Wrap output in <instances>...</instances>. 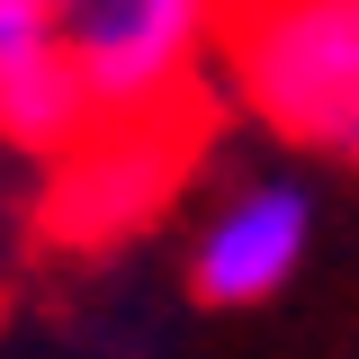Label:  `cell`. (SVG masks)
I'll use <instances>...</instances> for the list:
<instances>
[{
  "label": "cell",
  "mask_w": 359,
  "mask_h": 359,
  "mask_svg": "<svg viewBox=\"0 0 359 359\" xmlns=\"http://www.w3.org/2000/svg\"><path fill=\"white\" fill-rule=\"evenodd\" d=\"M54 27L99 108V144L180 135L198 144V72L224 36V0H54Z\"/></svg>",
  "instance_id": "cell-1"
},
{
  "label": "cell",
  "mask_w": 359,
  "mask_h": 359,
  "mask_svg": "<svg viewBox=\"0 0 359 359\" xmlns=\"http://www.w3.org/2000/svg\"><path fill=\"white\" fill-rule=\"evenodd\" d=\"M224 63L269 135L359 162V0H224Z\"/></svg>",
  "instance_id": "cell-2"
},
{
  "label": "cell",
  "mask_w": 359,
  "mask_h": 359,
  "mask_svg": "<svg viewBox=\"0 0 359 359\" xmlns=\"http://www.w3.org/2000/svg\"><path fill=\"white\" fill-rule=\"evenodd\" d=\"M0 144L36 162H81L99 144V108L54 27V0H0Z\"/></svg>",
  "instance_id": "cell-3"
},
{
  "label": "cell",
  "mask_w": 359,
  "mask_h": 359,
  "mask_svg": "<svg viewBox=\"0 0 359 359\" xmlns=\"http://www.w3.org/2000/svg\"><path fill=\"white\" fill-rule=\"evenodd\" d=\"M306 233H314V207L306 189H243L207 233H198V297L207 306H261L287 287V269L306 261Z\"/></svg>",
  "instance_id": "cell-4"
}]
</instances>
